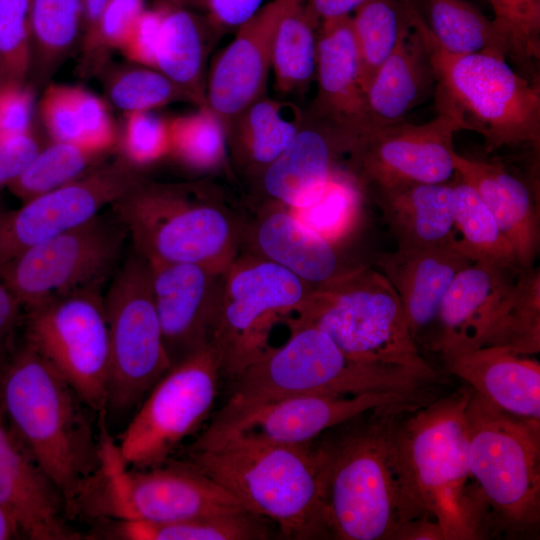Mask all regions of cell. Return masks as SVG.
Masks as SVG:
<instances>
[{
    "instance_id": "obj_1",
    "label": "cell",
    "mask_w": 540,
    "mask_h": 540,
    "mask_svg": "<svg viewBox=\"0 0 540 540\" xmlns=\"http://www.w3.org/2000/svg\"><path fill=\"white\" fill-rule=\"evenodd\" d=\"M417 407L367 411L315 439L331 539L399 540L408 524L432 517L413 483L400 433L401 414Z\"/></svg>"
},
{
    "instance_id": "obj_2",
    "label": "cell",
    "mask_w": 540,
    "mask_h": 540,
    "mask_svg": "<svg viewBox=\"0 0 540 540\" xmlns=\"http://www.w3.org/2000/svg\"><path fill=\"white\" fill-rule=\"evenodd\" d=\"M83 406L66 380L24 341L0 369V410L63 494L68 515L102 465L100 434L96 437Z\"/></svg>"
},
{
    "instance_id": "obj_3",
    "label": "cell",
    "mask_w": 540,
    "mask_h": 540,
    "mask_svg": "<svg viewBox=\"0 0 540 540\" xmlns=\"http://www.w3.org/2000/svg\"><path fill=\"white\" fill-rule=\"evenodd\" d=\"M247 511L294 540L330 539L315 440L297 445L230 436L189 446L182 459Z\"/></svg>"
},
{
    "instance_id": "obj_4",
    "label": "cell",
    "mask_w": 540,
    "mask_h": 540,
    "mask_svg": "<svg viewBox=\"0 0 540 540\" xmlns=\"http://www.w3.org/2000/svg\"><path fill=\"white\" fill-rule=\"evenodd\" d=\"M288 340L273 347L230 381L229 398L211 423H223L279 399L324 394L412 393L431 383L393 365L371 363L346 354L319 328L287 320Z\"/></svg>"
},
{
    "instance_id": "obj_5",
    "label": "cell",
    "mask_w": 540,
    "mask_h": 540,
    "mask_svg": "<svg viewBox=\"0 0 540 540\" xmlns=\"http://www.w3.org/2000/svg\"><path fill=\"white\" fill-rule=\"evenodd\" d=\"M112 209L132 249L149 262L197 264L225 274L236 258L241 226L221 190L208 181L143 178Z\"/></svg>"
},
{
    "instance_id": "obj_6",
    "label": "cell",
    "mask_w": 540,
    "mask_h": 540,
    "mask_svg": "<svg viewBox=\"0 0 540 540\" xmlns=\"http://www.w3.org/2000/svg\"><path fill=\"white\" fill-rule=\"evenodd\" d=\"M470 388L403 411L400 433L413 483L444 540L483 539L486 508L468 462L465 408Z\"/></svg>"
},
{
    "instance_id": "obj_7",
    "label": "cell",
    "mask_w": 540,
    "mask_h": 540,
    "mask_svg": "<svg viewBox=\"0 0 540 540\" xmlns=\"http://www.w3.org/2000/svg\"><path fill=\"white\" fill-rule=\"evenodd\" d=\"M412 22L429 50L435 102L461 117L465 130L479 133L487 153L504 146L540 144V86L519 75L506 59L489 54L453 55L432 37L413 0H405Z\"/></svg>"
},
{
    "instance_id": "obj_8",
    "label": "cell",
    "mask_w": 540,
    "mask_h": 540,
    "mask_svg": "<svg viewBox=\"0 0 540 540\" xmlns=\"http://www.w3.org/2000/svg\"><path fill=\"white\" fill-rule=\"evenodd\" d=\"M468 462L490 529L514 536L540 523V420L507 413L474 393L465 408Z\"/></svg>"
},
{
    "instance_id": "obj_9",
    "label": "cell",
    "mask_w": 540,
    "mask_h": 540,
    "mask_svg": "<svg viewBox=\"0 0 540 540\" xmlns=\"http://www.w3.org/2000/svg\"><path fill=\"white\" fill-rule=\"evenodd\" d=\"M296 320L326 333L346 354L438 379L411 335L400 299L387 277L367 267L343 272L314 288Z\"/></svg>"
},
{
    "instance_id": "obj_10",
    "label": "cell",
    "mask_w": 540,
    "mask_h": 540,
    "mask_svg": "<svg viewBox=\"0 0 540 540\" xmlns=\"http://www.w3.org/2000/svg\"><path fill=\"white\" fill-rule=\"evenodd\" d=\"M314 288L286 268L261 258L237 259L224 278L210 340L220 376L229 381L266 354L280 320L297 313Z\"/></svg>"
},
{
    "instance_id": "obj_11",
    "label": "cell",
    "mask_w": 540,
    "mask_h": 540,
    "mask_svg": "<svg viewBox=\"0 0 540 540\" xmlns=\"http://www.w3.org/2000/svg\"><path fill=\"white\" fill-rule=\"evenodd\" d=\"M110 342L106 418L138 406L172 367L163 344L148 261L132 249L103 296Z\"/></svg>"
},
{
    "instance_id": "obj_12",
    "label": "cell",
    "mask_w": 540,
    "mask_h": 540,
    "mask_svg": "<svg viewBox=\"0 0 540 540\" xmlns=\"http://www.w3.org/2000/svg\"><path fill=\"white\" fill-rule=\"evenodd\" d=\"M24 342L72 387L87 408L106 414L110 342L101 289L56 297L26 309Z\"/></svg>"
},
{
    "instance_id": "obj_13",
    "label": "cell",
    "mask_w": 540,
    "mask_h": 540,
    "mask_svg": "<svg viewBox=\"0 0 540 540\" xmlns=\"http://www.w3.org/2000/svg\"><path fill=\"white\" fill-rule=\"evenodd\" d=\"M128 233L115 211L33 246L0 268V279L24 310L99 288L119 267Z\"/></svg>"
},
{
    "instance_id": "obj_14",
    "label": "cell",
    "mask_w": 540,
    "mask_h": 540,
    "mask_svg": "<svg viewBox=\"0 0 540 540\" xmlns=\"http://www.w3.org/2000/svg\"><path fill=\"white\" fill-rule=\"evenodd\" d=\"M220 371L207 346L173 365L151 388L118 436L121 461L133 469L164 464L212 411Z\"/></svg>"
},
{
    "instance_id": "obj_15",
    "label": "cell",
    "mask_w": 540,
    "mask_h": 540,
    "mask_svg": "<svg viewBox=\"0 0 540 540\" xmlns=\"http://www.w3.org/2000/svg\"><path fill=\"white\" fill-rule=\"evenodd\" d=\"M437 115L422 124L401 122L371 130L346 155V168L361 188L406 183H445L455 175L453 136L465 130L459 114L436 102Z\"/></svg>"
},
{
    "instance_id": "obj_16",
    "label": "cell",
    "mask_w": 540,
    "mask_h": 540,
    "mask_svg": "<svg viewBox=\"0 0 540 540\" xmlns=\"http://www.w3.org/2000/svg\"><path fill=\"white\" fill-rule=\"evenodd\" d=\"M143 178L141 170L119 157L19 208L0 211V268L23 251L93 219Z\"/></svg>"
},
{
    "instance_id": "obj_17",
    "label": "cell",
    "mask_w": 540,
    "mask_h": 540,
    "mask_svg": "<svg viewBox=\"0 0 540 540\" xmlns=\"http://www.w3.org/2000/svg\"><path fill=\"white\" fill-rule=\"evenodd\" d=\"M434 398L431 390L294 396L263 404L223 423H210L189 446H203L230 436L277 444H304L364 412L391 406H420Z\"/></svg>"
},
{
    "instance_id": "obj_18",
    "label": "cell",
    "mask_w": 540,
    "mask_h": 540,
    "mask_svg": "<svg viewBox=\"0 0 540 540\" xmlns=\"http://www.w3.org/2000/svg\"><path fill=\"white\" fill-rule=\"evenodd\" d=\"M148 263L163 344L173 366L209 346L225 274L197 264Z\"/></svg>"
},
{
    "instance_id": "obj_19",
    "label": "cell",
    "mask_w": 540,
    "mask_h": 540,
    "mask_svg": "<svg viewBox=\"0 0 540 540\" xmlns=\"http://www.w3.org/2000/svg\"><path fill=\"white\" fill-rule=\"evenodd\" d=\"M0 506L20 536L30 540H79L66 500L9 428L0 410Z\"/></svg>"
},
{
    "instance_id": "obj_20",
    "label": "cell",
    "mask_w": 540,
    "mask_h": 540,
    "mask_svg": "<svg viewBox=\"0 0 540 540\" xmlns=\"http://www.w3.org/2000/svg\"><path fill=\"white\" fill-rule=\"evenodd\" d=\"M520 269L479 261L459 271L441 302L426 346L442 358L481 347Z\"/></svg>"
},
{
    "instance_id": "obj_21",
    "label": "cell",
    "mask_w": 540,
    "mask_h": 540,
    "mask_svg": "<svg viewBox=\"0 0 540 540\" xmlns=\"http://www.w3.org/2000/svg\"><path fill=\"white\" fill-rule=\"evenodd\" d=\"M285 0H271L236 29L207 72L206 105L227 124L267 95L275 28Z\"/></svg>"
},
{
    "instance_id": "obj_22",
    "label": "cell",
    "mask_w": 540,
    "mask_h": 540,
    "mask_svg": "<svg viewBox=\"0 0 540 540\" xmlns=\"http://www.w3.org/2000/svg\"><path fill=\"white\" fill-rule=\"evenodd\" d=\"M358 136L305 111L304 123L288 148L259 176L266 195L297 210L315 203Z\"/></svg>"
},
{
    "instance_id": "obj_23",
    "label": "cell",
    "mask_w": 540,
    "mask_h": 540,
    "mask_svg": "<svg viewBox=\"0 0 540 540\" xmlns=\"http://www.w3.org/2000/svg\"><path fill=\"white\" fill-rule=\"evenodd\" d=\"M315 79L317 94L308 112L364 136L368 131L365 89L350 15L320 23Z\"/></svg>"
},
{
    "instance_id": "obj_24",
    "label": "cell",
    "mask_w": 540,
    "mask_h": 540,
    "mask_svg": "<svg viewBox=\"0 0 540 540\" xmlns=\"http://www.w3.org/2000/svg\"><path fill=\"white\" fill-rule=\"evenodd\" d=\"M470 263L449 245L397 246L395 251L378 256L377 265L394 287L418 345L431 332L453 279Z\"/></svg>"
},
{
    "instance_id": "obj_25",
    "label": "cell",
    "mask_w": 540,
    "mask_h": 540,
    "mask_svg": "<svg viewBox=\"0 0 540 540\" xmlns=\"http://www.w3.org/2000/svg\"><path fill=\"white\" fill-rule=\"evenodd\" d=\"M443 360L449 373L493 406L540 420V364L530 355L501 346H482Z\"/></svg>"
},
{
    "instance_id": "obj_26",
    "label": "cell",
    "mask_w": 540,
    "mask_h": 540,
    "mask_svg": "<svg viewBox=\"0 0 540 540\" xmlns=\"http://www.w3.org/2000/svg\"><path fill=\"white\" fill-rule=\"evenodd\" d=\"M455 174L471 185L493 215L521 268L532 267L540 241L539 215L528 185L499 162L452 154Z\"/></svg>"
},
{
    "instance_id": "obj_27",
    "label": "cell",
    "mask_w": 540,
    "mask_h": 540,
    "mask_svg": "<svg viewBox=\"0 0 540 540\" xmlns=\"http://www.w3.org/2000/svg\"><path fill=\"white\" fill-rule=\"evenodd\" d=\"M409 21L396 48L366 89L367 133L404 122L405 116L435 88L428 47L410 16Z\"/></svg>"
},
{
    "instance_id": "obj_28",
    "label": "cell",
    "mask_w": 540,
    "mask_h": 540,
    "mask_svg": "<svg viewBox=\"0 0 540 540\" xmlns=\"http://www.w3.org/2000/svg\"><path fill=\"white\" fill-rule=\"evenodd\" d=\"M398 246H451L453 182L406 183L372 190Z\"/></svg>"
},
{
    "instance_id": "obj_29",
    "label": "cell",
    "mask_w": 540,
    "mask_h": 540,
    "mask_svg": "<svg viewBox=\"0 0 540 540\" xmlns=\"http://www.w3.org/2000/svg\"><path fill=\"white\" fill-rule=\"evenodd\" d=\"M255 242L259 257L286 268L313 288L342 274L333 245L282 206L260 219Z\"/></svg>"
},
{
    "instance_id": "obj_30",
    "label": "cell",
    "mask_w": 540,
    "mask_h": 540,
    "mask_svg": "<svg viewBox=\"0 0 540 540\" xmlns=\"http://www.w3.org/2000/svg\"><path fill=\"white\" fill-rule=\"evenodd\" d=\"M305 118L295 103L259 98L226 126L228 153L241 168L258 177L292 143Z\"/></svg>"
},
{
    "instance_id": "obj_31",
    "label": "cell",
    "mask_w": 540,
    "mask_h": 540,
    "mask_svg": "<svg viewBox=\"0 0 540 540\" xmlns=\"http://www.w3.org/2000/svg\"><path fill=\"white\" fill-rule=\"evenodd\" d=\"M163 6L155 69L169 78L197 107L206 105L207 57L218 35L190 9Z\"/></svg>"
},
{
    "instance_id": "obj_32",
    "label": "cell",
    "mask_w": 540,
    "mask_h": 540,
    "mask_svg": "<svg viewBox=\"0 0 540 540\" xmlns=\"http://www.w3.org/2000/svg\"><path fill=\"white\" fill-rule=\"evenodd\" d=\"M38 114L50 140L105 154L118 142V132L106 103L81 86L46 85Z\"/></svg>"
},
{
    "instance_id": "obj_33",
    "label": "cell",
    "mask_w": 540,
    "mask_h": 540,
    "mask_svg": "<svg viewBox=\"0 0 540 540\" xmlns=\"http://www.w3.org/2000/svg\"><path fill=\"white\" fill-rule=\"evenodd\" d=\"M318 19L307 0H285L272 43L271 69L282 95L303 94L315 78Z\"/></svg>"
},
{
    "instance_id": "obj_34",
    "label": "cell",
    "mask_w": 540,
    "mask_h": 540,
    "mask_svg": "<svg viewBox=\"0 0 540 540\" xmlns=\"http://www.w3.org/2000/svg\"><path fill=\"white\" fill-rule=\"evenodd\" d=\"M267 519L241 510L168 523L103 521L105 538L121 540H264Z\"/></svg>"
},
{
    "instance_id": "obj_35",
    "label": "cell",
    "mask_w": 540,
    "mask_h": 540,
    "mask_svg": "<svg viewBox=\"0 0 540 540\" xmlns=\"http://www.w3.org/2000/svg\"><path fill=\"white\" fill-rule=\"evenodd\" d=\"M426 25L437 44L447 53H489L510 57L505 35L467 0H424Z\"/></svg>"
},
{
    "instance_id": "obj_36",
    "label": "cell",
    "mask_w": 540,
    "mask_h": 540,
    "mask_svg": "<svg viewBox=\"0 0 540 540\" xmlns=\"http://www.w3.org/2000/svg\"><path fill=\"white\" fill-rule=\"evenodd\" d=\"M454 227L451 247L472 262L521 268L490 210L467 182L454 175Z\"/></svg>"
},
{
    "instance_id": "obj_37",
    "label": "cell",
    "mask_w": 540,
    "mask_h": 540,
    "mask_svg": "<svg viewBox=\"0 0 540 540\" xmlns=\"http://www.w3.org/2000/svg\"><path fill=\"white\" fill-rule=\"evenodd\" d=\"M82 20V0H32L30 76L45 82L79 38Z\"/></svg>"
},
{
    "instance_id": "obj_38",
    "label": "cell",
    "mask_w": 540,
    "mask_h": 540,
    "mask_svg": "<svg viewBox=\"0 0 540 540\" xmlns=\"http://www.w3.org/2000/svg\"><path fill=\"white\" fill-rule=\"evenodd\" d=\"M482 346L533 355L540 351V272L521 268L514 289L489 328ZM481 346V347H482Z\"/></svg>"
},
{
    "instance_id": "obj_39",
    "label": "cell",
    "mask_w": 540,
    "mask_h": 540,
    "mask_svg": "<svg viewBox=\"0 0 540 540\" xmlns=\"http://www.w3.org/2000/svg\"><path fill=\"white\" fill-rule=\"evenodd\" d=\"M351 24L366 92L373 76L409 26V16L404 0H365L355 9Z\"/></svg>"
},
{
    "instance_id": "obj_40",
    "label": "cell",
    "mask_w": 540,
    "mask_h": 540,
    "mask_svg": "<svg viewBox=\"0 0 540 540\" xmlns=\"http://www.w3.org/2000/svg\"><path fill=\"white\" fill-rule=\"evenodd\" d=\"M106 155L80 145L50 140L8 190L24 202L81 178L104 163Z\"/></svg>"
},
{
    "instance_id": "obj_41",
    "label": "cell",
    "mask_w": 540,
    "mask_h": 540,
    "mask_svg": "<svg viewBox=\"0 0 540 540\" xmlns=\"http://www.w3.org/2000/svg\"><path fill=\"white\" fill-rule=\"evenodd\" d=\"M194 112L168 118L170 156L196 172L220 169L228 156L222 119L207 105Z\"/></svg>"
},
{
    "instance_id": "obj_42",
    "label": "cell",
    "mask_w": 540,
    "mask_h": 540,
    "mask_svg": "<svg viewBox=\"0 0 540 540\" xmlns=\"http://www.w3.org/2000/svg\"><path fill=\"white\" fill-rule=\"evenodd\" d=\"M363 192L350 171L337 165L315 203L290 211L334 245L346 238L358 223Z\"/></svg>"
},
{
    "instance_id": "obj_43",
    "label": "cell",
    "mask_w": 540,
    "mask_h": 540,
    "mask_svg": "<svg viewBox=\"0 0 540 540\" xmlns=\"http://www.w3.org/2000/svg\"><path fill=\"white\" fill-rule=\"evenodd\" d=\"M109 101L124 114L154 111L186 95L160 71L134 64L111 70L105 78Z\"/></svg>"
},
{
    "instance_id": "obj_44",
    "label": "cell",
    "mask_w": 540,
    "mask_h": 540,
    "mask_svg": "<svg viewBox=\"0 0 540 540\" xmlns=\"http://www.w3.org/2000/svg\"><path fill=\"white\" fill-rule=\"evenodd\" d=\"M32 0H0V83L28 82Z\"/></svg>"
},
{
    "instance_id": "obj_45",
    "label": "cell",
    "mask_w": 540,
    "mask_h": 540,
    "mask_svg": "<svg viewBox=\"0 0 540 540\" xmlns=\"http://www.w3.org/2000/svg\"><path fill=\"white\" fill-rule=\"evenodd\" d=\"M145 9V0H111L92 31L82 39L83 70L100 67L103 55L120 51Z\"/></svg>"
},
{
    "instance_id": "obj_46",
    "label": "cell",
    "mask_w": 540,
    "mask_h": 540,
    "mask_svg": "<svg viewBox=\"0 0 540 540\" xmlns=\"http://www.w3.org/2000/svg\"><path fill=\"white\" fill-rule=\"evenodd\" d=\"M121 158L141 170L169 156L170 135L168 118L153 111L124 114L118 142Z\"/></svg>"
},
{
    "instance_id": "obj_47",
    "label": "cell",
    "mask_w": 540,
    "mask_h": 540,
    "mask_svg": "<svg viewBox=\"0 0 540 540\" xmlns=\"http://www.w3.org/2000/svg\"><path fill=\"white\" fill-rule=\"evenodd\" d=\"M263 0H160V3L195 8L219 36L236 29L252 17Z\"/></svg>"
},
{
    "instance_id": "obj_48",
    "label": "cell",
    "mask_w": 540,
    "mask_h": 540,
    "mask_svg": "<svg viewBox=\"0 0 540 540\" xmlns=\"http://www.w3.org/2000/svg\"><path fill=\"white\" fill-rule=\"evenodd\" d=\"M34 109V91L28 82L0 83V136L32 130Z\"/></svg>"
},
{
    "instance_id": "obj_49",
    "label": "cell",
    "mask_w": 540,
    "mask_h": 540,
    "mask_svg": "<svg viewBox=\"0 0 540 540\" xmlns=\"http://www.w3.org/2000/svg\"><path fill=\"white\" fill-rule=\"evenodd\" d=\"M164 9L158 4L145 9L136 21L126 43L120 50L134 64L155 69L156 51Z\"/></svg>"
},
{
    "instance_id": "obj_50",
    "label": "cell",
    "mask_w": 540,
    "mask_h": 540,
    "mask_svg": "<svg viewBox=\"0 0 540 540\" xmlns=\"http://www.w3.org/2000/svg\"><path fill=\"white\" fill-rule=\"evenodd\" d=\"M43 145L34 128L23 134L0 136V190L8 189Z\"/></svg>"
},
{
    "instance_id": "obj_51",
    "label": "cell",
    "mask_w": 540,
    "mask_h": 540,
    "mask_svg": "<svg viewBox=\"0 0 540 540\" xmlns=\"http://www.w3.org/2000/svg\"><path fill=\"white\" fill-rule=\"evenodd\" d=\"M24 313L22 304L0 279V369L17 347L16 334Z\"/></svg>"
},
{
    "instance_id": "obj_52",
    "label": "cell",
    "mask_w": 540,
    "mask_h": 540,
    "mask_svg": "<svg viewBox=\"0 0 540 540\" xmlns=\"http://www.w3.org/2000/svg\"><path fill=\"white\" fill-rule=\"evenodd\" d=\"M365 0H307L312 14L321 23L324 20L349 16Z\"/></svg>"
},
{
    "instance_id": "obj_53",
    "label": "cell",
    "mask_w": 540,
    "mask_h": 540,
    "mask_svg": "<svg viewBox=\"0 0 540 540\" xmlns=\"http://www.w3.org/2000/svg\"><path fill=\"white\" fill-rule=\"evenodd\" d=\"M111 0H82L83 20L81 39L85 38L95 26L101 12Z\"/></svg>"
},
{
    "instance_id": "obj_54",
    "label": "cell",
    "mask_w": 540,
    "mask_h": 540,
    "mask_svg": "<svg viewBox=\"0 0 540 540\" xmlns=\"http://www.w3.org/2000/svg\"><path fill=\"white\" fill-rule=\"evenodd\" d=\"M494 15H508L527 11L540 5V0H489Z\"/></svg>"
},
{
    "instance_id": "obj_55",
    "label": "cell",
    "mask_w": 540,
    "mask_h": 540,
    "mask_svg": "<svg viewBox=\"0 0 540 540\" xmlns=\"http://www.w3.org/2000/svg\"><path fill=\"white\" fill-rule=\"evenodd\" d=\"M21 538L20 533L6 511L0 506V540Z\"/></svg>"
}]
</instances>
